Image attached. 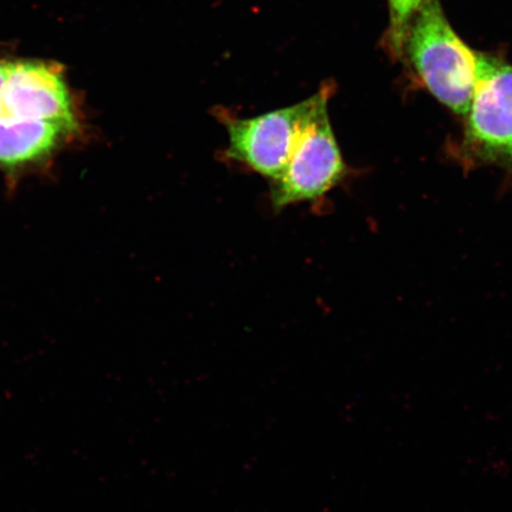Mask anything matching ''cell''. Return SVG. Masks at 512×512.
I'll return each instance as SVG.
<instances>
[{
    "label": "cell",
    "instance_id": "1",
    "mask_svg": "<svg viewBox=\"0 0 512 512\" xmlns=\"http://www.w3.org/2000/svg\"><path fill=\"white\" fill-rule=\"evenodd\" d=\"M405 56L434 98L465 118L475 92L478 53L453 30L439 0H425L413 18Z\"/></svg>",
    "mask_w": 512,
    "mask_h": 512
},
{
    "label": "cell",
    "instance_id": "2",
    "mask_svg": "<svg viewBox=\"0 0 512 512\" xmlns=\"http://www.w3.org/2000/svg\"><path fill=\"white\" fill-rule=\"evenodd\" d=\"M331 95L332 86L326 85L296 105L256 117L238 118L220 113L228 134L224 155L268 181H274L285 169L305 126L318 108L329 102Z\"/></svg>",
    "mask_w": 512,
    "mask_h": 512
},
{
    "label": "cell",
    "instance_id": "3",
    "mask_svg": "<svg viewBox=\"0 0 512 512\" xmlns=\"http://www.w3.org/2000/svg\"><path fill=\"white\" fill-rule=\"evenodd\" d=\"M460 155L473 165L512 168V66L499 57L478 53Z\"/></svg>",
    "mask_w": 512,
    "mask_h": 512
},
{
    "label": "cell",
    "instance_id": "4",
    "mask_svg": "<svg viewBox=\"0 0 512 512\" xmlns=\"http://www.w3.org/2000/svg\"><path fill=\"white\" fill-rule=\"evenodd\" d=\"M348 174L326 102L305 126L283 172L270 182L272 208L281 211L296 204L320 201Z\"/></svg>",
    "mask_w": 512,
    "mask_h": 512
},
{
    "label": "cell",
    "instance_id": "5",
    "mask_svg": "<svg viewBox=\"0 0 512 512\" xmlns=\"http://www.w3.org/2000/svg\"><path fill=\"white\" fill-rule=\"evenodd\" d=\"M0 114L50 121L74 134L80 130L79 114L66 75L53 62L9 61Z\"/></svg>",
    "mask_w": 512,
    "mask_h": 512
},
{
    "label": "cell",
    "instance_id": "6",
    "mask_svg": "<svg viewBox=\"0 0 512 512\" xmlns=\"http://www.w3.org/2000/svg\"><path fill=\"white\" fill-rule=\"evenodd\" d=\"M74 136L50 121L0 114V170L16 172L47 162Z\"/></svg>",
    "mask_w": 512,
    "mask_h": 512
},
{
    "label": "cell",
    "instance_id": "7",
    "mask_svg": "<svg viewBox=\"0 0 512 512\" xmlns=\"http://www.w3.org/2000/svg\"><path fill=\"white\" fill-rule=\"evenodd\" d=\"M424 3L425 0H388L390 21L386 41L390 53L399 59L403 57L409 25Z\"/></svg>",
    "mask_w": 512,
    "mask_h": 512
},
{
    "label": "cell",
    "instance_id": "8",
    "mask_svg": "<svg viewBox=\"0 0 512 512\" xmlns=\"http://www.w3.org/2000/svg\"><path fill=\"white\" fill-rule=\"evenodd\" d=\"M9 61L0 60V110H2V100L6 79H8Z\"/></svg>",
    "mask_w": 512,
    "mask_h": 512
}]
</instances>
